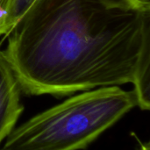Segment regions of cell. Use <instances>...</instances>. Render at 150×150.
Instances as JSON below:
<instances>
[{
  "label": "cell",
  "mask_w": 150,
  "mask_h": 150,
  "mask_svg": "<svg viewBox=\"0 0 150 150\" xmlns=\"http://www.w3.org/2000/svg\"><path fill=\"white\" fill-rule=\"evenodd\" d=\"M3 52L20 91L63 97L133 83L150 35L134 0H33Z\"/></svg>",
  "instance_id": "6da1fadb"
},
{
  "label": "cell",
  "mask_w": 150,
  "mask_h": 150,
  "mask_svg": "<svg viewBox=\"0 0 150 150\" xmlns=\"http://www.w3.org/2000/svg\"><path fill=\"white\" fill-rule=\"evenodd\" d=\"M135 106L119 86L83 91L12 129L3 150L83 149Z\"/></svg>",
  "instance_id": "7a4b0ae2"
},
{
  "label": "cell",
  "mask_w": 150,
  "mask_h": 150,
  "mask_svg": "<svg viewBox=\"0 0 150 150\" xmlns=\"http://www.w3.org/2000/svg\"><path fill=\"white\" fill-rule=\"evenodd\" d=\"M18 81L0 50V143L12 131L23 111Z\"/></svg>",
  "instance_id": "3957f363"
},
{
  "label": "cell",
  "mask_w": 150,
  "mask_h": 150,
  "mask_svg": "<svg viewBox=\"0 0 150 150\" xmlns=\"http://www.w3.org/2000/svg\"><path fill=\"white\" fill-rule=\"evenodd\" d=\"M137 106L148 111L150 108V35L142 45L133 83Z\"/></svg>",
  "instance_id": "277c9868"
},
{
  "label": "cell",
  "mask_w": 150,
  "mask_h": 150,
  "mask_svg": "<svg viewBox=\"0 0 150 150\" xmlns=\"http://www.w3.org/2000/svg\"><path fill=\"white\" fill-rule=\"evenodd\" d=\"M33 0H13L5 24V34H8L18 20L25 12Z\"/></svg>",
  "instance_id": "5b68a950"
},
{
  "label": "cell",
  "mask_w": 150,
  "mask_h": 150,
  "mask_svg": "<svg viewBox=\"0 0 150 150\" xmlns=\"http://www.w3.org/2000/svg\"><path fill=\"white\" fill-rule=\"evenodd\" d=\"M13 0H0V34H5V24Z\"/></svg>",
  "instance_id": "8992f818"
},
{
  "label": "cell",
  "mask_w": 150,
  "mask_h": 150,
  "mask_svg": "<svg viewBox=\"0 0 150 150\" xmlns=\"http://www.w3.org/2000/svg\"><path fill=\"white\" fill-rule=\"evenodd\" d=\"M138 150H150V145L149 142L146 143H141L140 148L138 149Z\"/></svg>",
  "instance_id": "52a82bcc"
}]
</instances>
